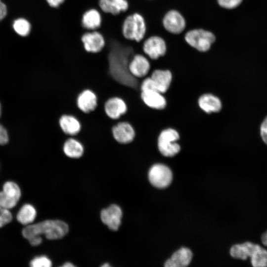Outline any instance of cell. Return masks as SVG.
Wrapping results in <instances>:
<instances>
[{"label":"cell","mask_w":267,"mask_h":267,"mask_svg":"<svg viewBox=\"0 0 267 267\" xmlns=\"http://www.w3.org/2000/svg\"><path fill=\"white\" fill-rule=\"evenodd\" d=\"M192 253L187 248H181L175 252L165 263L166 267H184L190 263Z\"/></svg>","instance_id":"603a6c76"},{"label":"cell","mask_w":267,"mask_h":267,"mask_svg":"<svg viewBox=\"0 0 267 267\" xmlns=\"http://www.w3.org/2000/svg\"><path fill=\"white\" fill-rule=\"evenodd\" d=\"M64 154L71 159H79L84 153V147L82 143L74 137H69L63 145Z\"/></svg>","instance_id":"cb8c5ba5"},{"label":"cell","mask_w":267,"mask_h":267,"mask_svg":"<svg viewBox=\"0 0 267 267\" xmlns=\"http://www.w3.org/2000/svg\"><path fill=\"white\" fill-rule=\"evenodd\" d=\"M67 224L60 220H45L26 225L22 229L23 236L27 240L32 237L44 234L50 240L60 239L68 232Z\"/></svg>","instance_id":"7a4b0ae2"},{"label":"cell","mask_w":267,"mask_h":267,"mask_svg":"<svg viewBox=\"0 0 267 267\" xmlns=\"http://www.w3.org/2000/svg\"><path fill=\"white\" fill-rule=\"evenodd\" d=\"M106 44L103 49L106 52L109 72L112 78L123 85L140 89L142 79L133 77L128 69V65L133 56L137 53L139 43L128 41L122 33L104 37Z\"/></svg>","instance_id":"6da1fadb"},{"label":"cell","mask_w":267,"mask_h":267,"mask_svg":"<svg viewBox=\"0 0 267 267\" xmlns=\"http://www.w3.org/2000/svg\"><path fill=\"white\" fill-rule=\"evenodd\" d=\"M261 242L263 246L267 249V230L262 234Z\"/></svg>","instance_id":"e575fe53"},{"label":"cell","mask_w":267,"mask_h":267,"mask_svg":"<svg viewBox=\"0 0 267 267\" xmlns=\"http://www.w3.org/2000/svg\"><path fill=\"white\" fill-rule=\"evenodd\" d=\"M12 215L9 210L0 205V228L11 222Z\"/></svg>","instance_id":"83f0119b"},{"label":"cell","mask_w":267,"mask_h":267,"mask_svg":"<svg viewBox=\"0 0 267 267\" xmlns=\"http://www.w3.org/2000/svg\"><path fill=\"white\" fill-rule=\"evenodd\" d=\"M143 53L152 60H157L166 52V44L163 38L152 36L143 40L142 42Z\"/></svg>","instance_id":"ba28073f"},{"label":"cell","mask_w":267,"mask_h":267,"mask_svg":"<svg viewBox=\"0 0 267 267\" xmlns=\"http://www.w3.org/2000/svg\"><path fill=\"white\" fill-rule=\"evenodd\" d=\"M62 267H74V265H73L71 263L66 262L64 265H63L62 266Z\"/></svg>","instance_id":"d590c367"},{"label":"cell","mask_w":267,"mask_h":267,"mask_svg":"<svg viewBox=\"0 0 267 267\" xmlns=\"http://www.w3.org/2000/svg\"><path fill=\"white\" fill-rule=\"evenodd\" d=\"M131 74L138 79H142L150 74L151 64L148 57L143 53H135L128 65Z\"/></svg>","instance_id":"8fae6325"},{"label":"cell","mask_w":267,"mask_h":267,"mask_svg":"<svg viewBox=\"0 0 267 267\" xmlns=\"http://www.w3.org/2000/svg\"><path fill=\"white\" fill-rule=\"evenodd\" d=\"M180 135L177 130L168 128L163 130L159 134L156 144L160 153L165 157H173L178 154L181 147L178 141Z\"/></svg>","instance_id":"5b68a950"},{"label":"cell","mask_w":267,"mask_h":267,"mask_svg":"<svg viewBox=\"0 0 267 267\" xmlns=\"http://www.w3.org/2000/svg\"><path fill=\"white\" fill-rule=\"evenodd\" d=\"M78 108L85 113L94 111L97 106V97L90 89H85L80 92L76 99Z\"/></svg>","instance_id":"ac0fdd59"},{"label":"cell","mask_w":267,"mask_h":267,"mask_svg":"<svg viewBox=\"0 0 267 267\" xmlns=\"http://www.w3.org/2000/svg\"><path fill=\"white\" fill-rule=\"evenodd\" d=\"M242 0H218L219 4L226 9H233L242 2Z\"/></svg>","instance_id":"f1b7e54d"},{"label":"cell","mask_w":267,"mask_h":267,"mask_svg":"<svg viewBox=\"0 0 267 267\" xmlns=\"http://www.w3.org/2000/svg\"><path fill=\"white\" fill-rule=\"evenodd\" d=\"M81 40L85 50L89 53L100 52L106 44L104 36L98 30L85 32Z\"/></svg>","instance_id":"30bf717a"},{"label":"cell","mask_w":267,"mask_h":267,"mask_svg":"<svg viewBox=\"0 0 267 267\" xmlns=\"http://www.w3.org/2000/svg\"><path fill=\"white\" fill-rule=\"evenodd\" d=\"M101 12L95 8L86 10L81 17V25L86 31L97 30L102 24Z\"/></svg>","instance_id":"d6986e66"},{"label":"cell","mask_w":267,"mask_h":267,"mask_svg":"<svg viewBox=\"0 0 267 267\" xmlns=\"http://www.w3.org/2000/svg\"><path fill=\"white\" fill-rule=\"evenodd\" d=\"M165 29L169 32L178 34L181 33L185 27V21L182 15L178 11H168L163 20Z\"/></svg>","instance_id":"9a60e30c"},{"label":"cell","mask_w":267,"mask_h":267,"mask_svg":"<svg viewBox=\"0 0 267 267\" xmlns=\"http://www.w3.org/2000/svg\"><path fill=\"white\" fill-rule=\"evenodd\" d=\"M59 125L62 131L70 137L76 135L81 129V124L79 119L71 114L62 115L59 119Z\"/></svg>","instance_id":"7402d4cb"},{"label":"cell","mask_w":267,"mask_h":267,"mask_svg":"<svg viewBox=\"0 0 267 267\" xmlns=\"http://www.w3.org/2000/svg\"><path fill=\"white\" fill-rule=\"evenodd\" d=\"M260 133L263 141L267 145V116L261 124Z\"/></svg>","instance_id":"f546056e"},{"label":"cell","mask_w":267,"mask_h":267,"mask_svg":"<svg viewBox=\"0 0 267 267\" xmlns=\"http://www.w3.org/2000/svg\"><path fill=\"white\" fill-rule=\"evenodd\" d=\"M199 107L207 114L218 113L222 108L221 100L217 96L210 93H204L198 99Z\"/></svg>","instance_id":"44dd1931"},{"label":"cell","mask_w":267,"mask_h":267,"mask_svg":"<svg viewBox=\"0 0 267 267\" xmlns=\"http://www.w3.org/2000/svg\"><path fill=\"white\" fill-rule=\"evenodd\" d=\"M111 132L114 139L120 144L132 142L135 136L134 127L126 121H120L114 124L111 128Z\"/></svg>","instance_id":"7c38bea8"},{"label":"cell","mask_w":267,"mask_h":267,"mask_svg":"<svg viewBox=\"0 0 267 267\" xmlns=\"http://www.w3.org/2000/svg\"><path fill=\"white\" fill-rule=\"evenodd\" d=\"M110 266L108 263H105V264L101 266V267H108Z\"/></svg>","instance_id":"8d00e7d4"},{"label":"cell","mask_w":267,"mask_h":267,"mask_svg":"<svg viewBox=\"0 0 267 267\" xmlns=\"http://www.w3.org/2000/svg\"><path fill=\"white\" fill-rule=\"evenodd\" d=\"M0 115H1V105L0 103Z\"/></svg>","instance_id":"74e56055"},{"label":"cell","mask_w":267,"mask_h":267,"mask_svg":"<svg viewBox=\"0 0 267 267\" xmlns=\"http://www.w3.org/2000/svg\"><path fill=\"white\" fill-rule=\"evenodd\" d=\"M6 13V6L5 4L0 0V21L5 17Z\"/></svg>","instance_id":"836d02e7"},{"label":"cell","mask_w":267,"mask_h":267,"mask_svg":"<svg viewBox=\"0 0 267 267\" xmlns=\"http://www.w3.org/2000/svg\"><path fill=\"white\" fill-rule=\"evenodd\" d=\"M9 137L5 128L0 124V145H4L8 142Z\"/></svg>","instance_id":"4dcf8cb0"},{"label":"cell","mask_w":267,"mask_h":267,"mask_svg":"<svg viewBox=\"0 0 267 267\" xmlns=\"http://www.w3.org/2000/svg\"><path fill=\"white\" fill-rule=\"evenodd\" d=\"M30 266L32 267H50L52 263L47 257L41 256L35 257L31 260Z\"/></svg>","instance_id":"4316f807"},{"label":"cell","mask_w":267,"mask_h":267,"mask_svg":"<svg viewBox=\"0 0 267 267\" xmlns=\"http://www.w3.org/2000/svg\"><path fill=\"white\" fill-rule=\"evenodd\" d=\"M36 215L37 212L34 207L30 204H26L18 211L16 218L21 224L27 225L34 222Z\"/></svg>","instance_id":"d4e9b609"},{"label":"cell","mask_w":267,"mask_h":267,"mask_svg":"<svg viewBox=\"0 0 267 267\" xmlns=\"http://www.w3.org/2000/svg\"><path fill=\"white\" fill-rule=\"evenodd\" d=\"M28 240L31 245L38 246L42 243L43 239L40 236H36L28 239Z\"/></svg>","instance_id":"d6a6232c"},{"label":"cell","mask_w":267,"mask_h":267,"mask_svg":"<svg viewBox=\"0 0 267 267\" xmlns=\"http://www.w3.org/2000/svg\"><path fill=\"white\" fill-rule=\"evenodd\" d=\"M148 76L152 81L155 90L163 94L168 90L173 80V75L170 70L155 69Z\"/></svg>","instance_id":"5bb4252c"},{"label":"cell","mask_w":267,"mask_h":267,"mask_svg":"<svg viewBox=\"0 0 267 267\" xmlns=\"http://www.w3.org/2000/svg\"><path fill=\"white\" fill-rule=\"evenodd\" d=\"M13 27L14 31L21 36H27L31 30L29 22L24 18H19L14 21Z\"/></svg>","instance_id":"484cf974"},{"label":"cell","mask_w":267,"mask_h":267,"mask_svg":"<svg viewBox=\"0 0 267 267\" xmlns=\"http://www.w3.org/2000/svg\"><path fill=\"white\" fill-rule=\"evenodd\" d=\"M173 174L170 169L162 164L152 166L148 172V178L154 186L163 188L168 186L172 181Z\"/></svg>","instance_id":"52a82bcc"},{"label":"cell","mask_w":267,"mask_h":267,"mask_svg":"<svg viewBox=\"0 0 267 267\" xmlns=\"http://www.w3.org/2000/svg\"><path fill=\"white\" fill-rule=\"evenodd\" d=\"M230 254L234 258L246 260L250 259L254 267H267V249L259 244L246 241L233 245Z\"/></svg>","instance_id":"3957f363"},{"label":"cell","mask_w":267,"mask_h":267,"mask_svg":"<svg viewBox=\"0 0 267 267\" xmlns=\"http://www.w3.org/2000/svg\"><path fill=\"white\" fill-rule=\"evenodd\" d=\"M21 195L19 186L11 181L5 182L0 191V205L8 210L14 208L19 201Z\"/></svg>","instance_id":"9c48e42d"},{"label":"cell","mask_w":267,"mask_h":267,"mask_svg":"<svg viewBox=\"0 0 267 267\" xmlns=\"http://www.w3.org/2000/svg\"><path fill=\"white\" fill-rule=\"evenodd\" d=\"M65 0H45L48 6L53 8H57L63 4Z\"/></svg>","instance_id":"1f68e13d"},{"label":"cell","mask_w":267,"mask_h":267,"mask_svg":"<svg viewBox=\"0 0 267 267\" xmlns=\"http://www.w3.org/2000/svg\"><path fill=\"white\" fill-rule=\"evenodd\" d=\"M104 109L106 115L112 120H118L127 111L125 100L119 96H112L105 102Z\"/></svg>","instance_id":"4fadbf2b"},{"label":"cell","mask_w":267,"mask_h":267,"mask_svg":"<svg viewBox=\"0 0 267 267\" xmlns=\"http://www.w3.org/2000/svg\"><path fill=\"white\" fill-rule=\"evenodd\" d=\"M140 97L143 103L153 110H163L167 104V100L163 94L157 91H141Z\"/></svg>","instance_id":"2e32d148"},{"label":"cell","mask_w":267,"mask_h":267,"mask_svg":"<svg viewBox=\"0 0 267 267\" xmlns=\"http://www.w3.org/2000/svg\"><path fill=\"white\" fill-rule=\"evenodd\" d=\"M186 42L192 47L201 52L209 50L216 37L212 32L202 29L188 31L185 36Z\"/></svg>","instance_id":"8992f818"},{"label":"cell","mask_w":267,"mask_h":267,"mask_svg":"<svg viewBox=\"0 0 267 267\" xmlns=\"http://www.w3.org/2000/svg\"><path fill=\"white\" fill-rule=\"evenodd\" d=\"M122 211L120 207L112 204L100 213L102 222L111 230H117L121 223Z\"/></svg>","instance_id":"e0dca14e"},{"label":"cell","mask_w":267,"mask_h":267,"mask_svg":"<svg viewBox=\"0 0 267 267\" xmlns=\"http://www.w3.org/2000/svg\"><path fill=\"white\" fill-rule=\"evenodd\" d=\"M146 33V22L141 13L135 12L128 14L124 19L122 33L125 39L139 43L145 38Z\"/></svg>","instance_id":"277c9868"},{"label":"cell","mask_w":267,"mask_h":267,"mask_svg":"<svg viewBox=\"0 0 267 267\" xmlns=\"http://www.w3.org/2000/svg\"><path fill=\"white\" fill-rule=\"evenodd\" d=\"M99 9L102 13L117 15L129 8L128 0H98Z\"/></svg>","instance_id":"ffe728a7"}]
</instances>
